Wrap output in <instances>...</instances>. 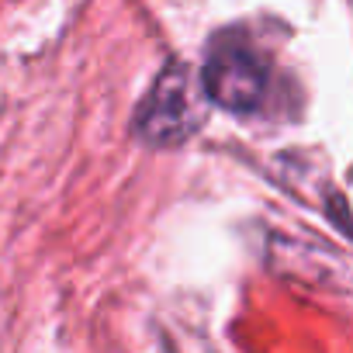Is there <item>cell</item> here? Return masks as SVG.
I'll list each match as a JSON object with an SVG mask.
<instances>
[{
	"instance_id": "6da1fadb",
	"label": "cell",
	"mask_w": 353,
	"mask_h": 353,
	"mask_svg": "<svg viewBox=\"0 0 353 353\" xmlns=\"http://www.w3.org/2000/svg\"><path fill=\"white\" fill-rule=\"evenodd\" d=\"M201 94L229 114H256L270 104L274 59L239 25L212 35L201 63Z\"/></svg>"
},
{
	"instance_id": "7a4b0ae2",
	"label": "cell",
	"mask_w": 353,
	"mask_h": 353,
	"mask_svg": "<svg viewBox=\"0 0 353 353\" xmlns=\"http://www.w3.org/2000/svg\"><path fill=\"white\" fill-rule=\"evenodd\" d=\"M201 118H205V104H201L198 77L191 73L188 63L170 59L156 73L152 87L145 90L132 118V132L152 149H173L198 132Z\"/></svg>"
}]
</instances>
